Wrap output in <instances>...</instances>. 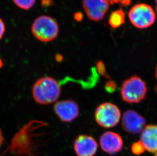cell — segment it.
Masks as SVG:
<instances>
[{
    "label": "cell",
    "mask_w": 157,
    "mask_h": 156,
    "mask_svg": "<svg viewBox=\"0 0 157 156\" xmlns=\"http://www.w3.org/2000/svg\"><path fill=\"white\" fill-rule=\"evenodd\" d=\"M61 92L59 83L51 77L40 78L32 88L33 98L40 105H49L55 102L59 98Z\"/></svg>",
    "instance_id": "1"
},
{
    "label": "cell",
    "mask_w": 157,
    "mask_h": 156,
    "mask_svg": "<svg viewBox=\"0 0 157 156\" xmlns=\"http://www.w3.org/2000/svg\"><path fill=\"white\" fill-rule=\"evenodd\" d=\"M147 88L138 76H133L123 82L121 89L122 100L129 104L138 103L146 98Z\"/></svg>",
    "instance_id": "2"
},
{
    "label": "cell",
    "mask_w": 157,
    "mask_h": 156,
    "mask_svg": "<svg viewBox=\"0 0 157 156\" xmlns=\"http://www.w3.org/2000/svg\"><path fill=\"white\" fill-rule=\"evenodd\" d=\"M58 22L53 18L46 15L39 16L33 22L31 31L40 41L49 42L56 38L59 33Z\"/></svg>",
    "instance_id": "3"
},
{
    "label": "cell",
    "mask_w": 157,
    "mask_h": 156,
    "mask_svg": "<svg viewBox=\"0 0 157 156\" xmlns=\"http://www.w3.org/2000/svg\"><path fill=\"white\" fill-rule=\"evenodd\" d=\"M131 23L135 28L145 29L151 27L156 21V12L151 6L145 3L133 6L128 13Z\"/></svg>",
    "instance_id": "4"
},
{
    "label": "cell",
    "mask_w": 157,
    "mask_h": 156,
    "mask_svg": "<svg viewBox=\"0 0 157 156\" xmlns=\"http://www.w3.org/2000/svg\"><path fill=\"white\" fill-rule=\"evenodd\" d=\"M121 113L119 108L111 102H104L97 107L95 112V120L105 128L116 126L120 121Z\"/></svg>",
    "instance_id": "5"
},
{
    "label": "cell",
    "mask_w": 157,
    "mask_h": 156,
    "mask_svg": "<svg viewBox=\"0 0 157 156\" xmlns=\"http://www.w3.org/2000/svg\"><path fill=\"white\" fill-rule=\"evenodd\" d=\"M145 118L132 110H126L122 117V126L124 131L131 134H137L141 132L145 127Z\"/></svg>",
    "instance_id": "6"
},
{
    "label": "cell",
    "mask_w": 157,
    "mask_h": 156,
    "mask_svg": "<svg viewBox=\"0 0 157 156\" xmlns=\"http://www.w3.org/2000/svg\"><path fill=\"white\" fill-rule=\"evenodd\" d=\"M53 110L57 116L64 122H71L78 117V105L74 100H61L55 103Z\"/></svg>",
    "instance_id": "7"
},
{
    "label": "cell",
    "mask_w": 157,
    "mask_h": 156,
    "mask_svg": "<svg viewBox=\"0 0 157 156\" xmlns=\"http://www.w3.org/2000/svg\"><path fill=\"white\" fill-rule=\"evenodd\" d=\"M82 5L87 17L94 21L102 20L109 9L107 0H83Z\"/></svg>",
    "instance_id": "8"
},
{
    "label": "cell",
    "mask_w": 157,
    "mask_h": 156,
    "mask_svg": "<svg viewBox=\"0 0 157 156\" xmlns=\"http://www.w3.org/2000/svg\"><path fill=\"white\" fill-rule=\"evenodd\" d=\"M100 144L104 152L110 155H114L122 150L124 143L120 134L112 131H107L100 136Z\"/></svg>",
    "instance_id": "9"
},
{
    "label": "cell",
    "mask_w": 157,
    "mask_h": 156,
    "mask_svg": "<svg viewBox=\"0 0 157 156\" xmlns=\"http://www.w3.org/2000/svg\"><path fill=\"white\" fill-rule=\"evenodd\" d=\"M74 151L77 156H94L98 150V143L88 135L78 136L74 141Z\"/></svg>",
    "instance_id": "10"
},
{
    "label": "cell",
    "mask_w": 157,
    "mask_h": 156,
    "mask_svg": "<svg viewBox=\"0 0 157 156\" xmlns=\"http://www.w3.org/2000/svg\"><path fill=\"white\" fill-rule=\"evenodd\" d=\"M140 141L145 150L151 153L157 154V125H147L142 130Z\"/></svg>",
    "instance_id": "11"
},
{
    "label": "cell",
    "mask_w": 157,
    "mask_h": 156,
    "mask_svg": "<svg viewBox=\"0 0 157 156\" xmlns=\"http://www.w3.org/2000/svg\"><path fill=\"white\" fill-rule=\"evenodd\" d=\"M125 21V14L122 9H118L112 12L108 19V24L113 28H119Z\"/></svg>",
    "instance_id": "12"
},
{
    "label": "cell",
    "mask_w": 157,
    "mask_h": 156,
    "mask_svg": "<svg viewBox=\"0 0 157 156\" xmlns=\"http://www.w3.org/2000/svg\"><path fill=\"white\" fill-rule=\"evenodd\" d=\"M17 7L22 10L31 9L36 4V0H12Z\"/></svg>",
    "instance_id": "13"
},
{
    "label": "cell",
    "mask_w": 157,
    "mask_h": 156,
    "mask_svg": "<svg viewBox=\"0 0 157 156\" xmlns=\"http://www.w3.org/2000/svg\"><path fill=\"white\" fill-rule=\"evenodd\" d=\"M145 149L140 141H137L132 144L131 151L132 153L137 156H140L145 152Z\"/></svg>",
    "instance_id": "14"
},
{
    "label": "cell",
    "mask_w": 157,
    "mask_h": 156,
    "mask_svg": "<svg viewBox=\"0 0 157 156\" xmlns=\"http://www.w3.org/2000/svg\"><path fill=\"white\" fill-rule=\"evenodd\" d=\"M109 4H119L121 6L127 7L131 4V0H107Z\"/></svg>",
    "instance_id": "15"
},
{
    "label": "cell",
    "mask_w": 157,
    "mask_h": 156,
    "mask_svg": "<svg viewBox=\"0 0 157 156\" xmlns=\"http://www.w3.org/2000/svg\"><path fill=\"white\" fill-rule=\"evenodd\" d=\"M117 88V84L113 81L107 82L105 85V89L108 92H113Z\"/></svg>",
    "instance_id": "16"
},
{
    "label": "cell",
    "mask_w": 157,
    "mask_h": 156,
    "mask_svg": "<svg viewBox=\"0 0 157 156\" xmlns=\"http://www.w3.org/2000/svg\"><path fill=\"white\" fill-rule=\"evenodd\" d=\"M5 30H6V28H5L4 22L1 18H0V40H1L4 35Z\"/></svg>",
    "instance_id": "17"
},
{
    "label": "cell",
    "mask_w": 157,
    "mask_h": 156,
    "mask_svg": "<svg viewBox=\"0 0 157 156\" xmlns=\"http://www.w3.org/2000/svg\"><path fill=\"white\" fill-rule=\"evenodd\" d=\"M97 68L98 69V71H99L101 74L104 75V76H106L105 75V67H104L103 63L102 62H98L97 63Z\"/></svg>",
    "instance_id": "18"
},
{
    "label": "cell",
    "mask_w": 157,
    "mask_h": 156,
    "mask_svg": "<svg viewBox=\"0 0 157 156\" xmlns=\"http://www.w3.org/2000/svg\"><path fill=\"white\" fill-rule=\"evenodd\" d=\"M4 140V136H3V133H2L1 129H0V148L3 144Z\"/></svg>",
    "instance_id": "19"
},
{
    "label": "cell",
    "mask_w": 157,
    "mask_h": 156,
    "mask_svg": "<svg viewBox=\"0 0 157 156\" xmlns=\"http://www.w3.org/2000/svg\"><path fill=\"white\" fill-rule=\"evenodd\" d=\"M82 14L81 13H76L75 15V18L76 20H80L81 19H82Z\"/></svg>",
    "instance_id": "20"
},
{
    "label": "cell",
    "mask_w": 157,
    "mask_h": 156,
    "mask_svg": "<svg viewBox=\"0 0 157 156\" xmlns=\"http://www.w3.org/2000/svg\"><path fill=\"white\" fill-rule=\"evenodd\" d=\"M2 66H3V62L1 59H0V68H1Z\"/></svg>",
    "instance_id": "21"
},
{
    "label": "cell",
    "mask_w": 157,
    "mask_h": 156,
    "mask_svg": "<svg viewBox=\"0 0 157 156\" xmlns=\"http://www.w3.org/2000/svg\"><path fill=\"white\" fill-rule=\"evenodd\" d=\"M155 3H156V11L157 13V0H155Z\"/></svg>",
    "instance_id": "22"
},
{
    "label": "cell",
    "mask_w": 157,
    "mask_h": 156,
    "mask_svg": "<svg viewBox=\"0 0 157 156\" xmlns=\"http://www.w3.org/2000/svg\"><path fill=\"white\" fill-rule=\"evenodd\" d=\"M156 77L157 79V68H156Z\"/></svg>",
    "instance_id": "23"
}]
</instances>
